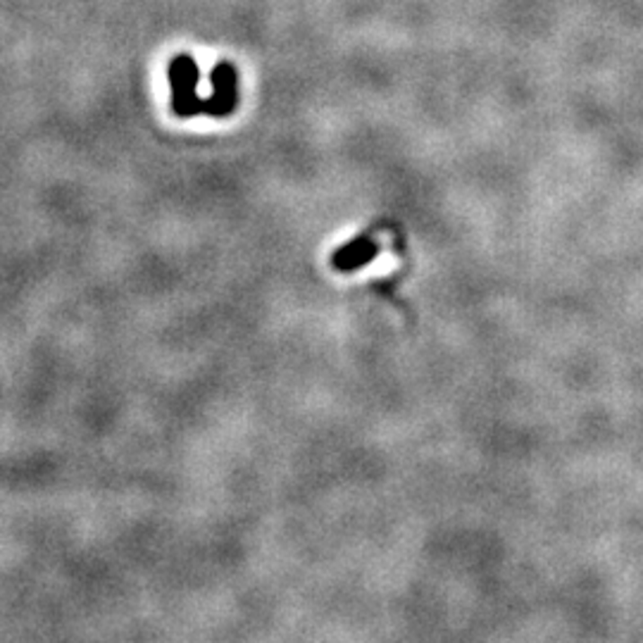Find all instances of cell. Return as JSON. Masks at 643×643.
<instances>
[{
	"instance_id": "1",
	"label": "cell",
	"mask_w": 643,
	"mask_h": 643,
	"mask_svg": "<svg viewBox=\"0 0 643 643\" xmlns=\"http://www.w3.org/2000/svg\"><path fill=\"white\" fill-rule=\"evenodd\" d=\"M172 110L179 117H193L203 112V101L196 96L198 86V65L189 55H179L170 62Z\"/></svg>"
},
{
	"instance_id": "2",
	"label": "cell",
	"mask_w": 643,
	"mask_h": 643,
	"mask_svg": "<svg viewBox=\"0 0 643 643\" xmlns=\"http://www.w3.org/2000/svg\"><path fill=\"white\" fill-rule=\"evenodd\" d=\"M213 96L203 101V112L213 117L232 115L239 103V86H236V69L229 62H219L213 69Z\"/></svg>"
},
{
	"instance_id": "3",
	"label": "cell",
	"mask_w": 643,
	"mask_h": 643,
	"mask_svg": "<svg viewBox=\"0 0 643 643\" xmlns=\"http://www.w3.org/2000/svg\"><path fill=\"white\" fill-rule=\"evenodd\" d=\"M374 241H372L370 236H357V239L341 246L331 255V265H334L339 272H356V269L365 268V265L374 258Z\"/></svg>"
}]
</instances>
